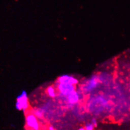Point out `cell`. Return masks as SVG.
I'll list each match as a JSON object with an SVG mask.
<instances>
[{"label": "cell", "mask_w": 130, "mask_h": 130, "mask_svg": "<svg viewBox=\"0 0 130 130\" xmlns=\"http://www.w3.org/2000/svg\"><path fill=\"white\" fill-rule=\"evenodd\" d=\"M46 94L50 98H55L58 96L57 90L54 86H48L46 89Z\"/></svg>", "instance_id": "cell-7"}, {"label": "cell", "mask_w": 130, "mask_h": 130, "mask_svg": "<svg viewBox=\"0 0 130 130\" xmlns=\"http://www.w3.org/2000/svg\"><path fill=\"white\" fill-rule=\"evenodd\" d=\"M62 100L69 106H74L79 103L80 99V93L75 90L67 96L62 98Z\"/></svg>", "instance_id": "cell-5"}, {"label": "cell", "mask_w": 130, "mask_h": 130, "mask_svg": "<svg viewBox=\"0 0 130 130\" xmlns=\"http://www.w3.org/2000/svg\"><path fill=\"white\" fill-rule=\"evenodd\" d=\"M56 83H66L76 86L79 83V80L73 75L69 74H63L57 78Z\"/></svg>", "instance_id": "cell-6"}, {"label": "cell", "mask_w": 130, "mask_h": 130, "mask_svg": "<svg viewBox=\"0 0 130 130\" xmlns=\"http://www.w3.org/2000/svg\"><path fill=\"white\" fill-rule=\"evenodd\" d=\"M76 130H86V129H85V128H84V127H80V128H78V129Z\"/></svg>", "instance_id": "cell-12"}, {"label": "cell", "mask_w": 130, "mask_h": 130, "mask_svg": "<svg viewBox=\"0 0 130 130\" xmlns=\"http://www.w3.org/2000/svg\"><path fill=\"white\" fill-rule=\"evenodd\" d=\"M33 113H34L38 118H42L43 117V112H42V111H41L40 109H35V111H34V112H33Z\"/></svg>", "instance_id": "cell-9"}, {"label": "cell", "mask_w": 130, "mask_h": 130, "mask_svg": "<svg viewBox=\"0 0 130 130\" xmlns=\"http://www.w3.org/2000/svg\"><path fill=\"white\" fill-rule=\"evenodd\" d=\"M25 124L29 130H37L40 129L38 118L33 112H29L25 116Z\"/></svg>", "instance_id": "cell-4"}, {"label": "cell", "mask_w": 130, "mask_h": 130, "mask_svg": "<svg viewBox=\"0 0 130 130\" xmlns=\"http://www.w3.org/2000/svg\"><path fill=\"white\" fill-rule=\"evenodd\" d=\"M55 87L58 92V96L61 98L67 96L76 90L75 85L66 83H56Z\"/></svg>", "instance_id": "cell-3"}, {"label": "cell", "mask_w": 130, "mask_h": 130, "mask_svg": "<svg viewBox=\"0 0 130 130\" xmlns=\"http://www.w3.org/2000/svg\"><path fill=\"white\" fill-rule=\"evenodd\" d=\"M48 130H57L54 126H49L48 128Z\"/></svg>", "instance_id": "cell-11"}, {"label": "cell", "mask_w": 130, "mask_h": 130, "mask_svg": "<svg viewBox=\"0 0 130 130\" xmlns=\"http://www.w3.org/2000/svg\"><path fill=\"white\" fill-rule=\"evenodd\" d=\"M100 83L99 78L98 75H94L87 79L82 85L81 91L83 93L88 94L94 91Z\"/></svg>", "instance_id": "cell-1"}, {"label": "cell", "mask_w": 130, "mask_h": 130, "mask_svg": "<svg viewBox=\"0 0 130 130\" xmlns=\"http://www.w3.org/2000/svg\"><path fill=\"white\" fill-rule=\"evenodd\" d=\"M84 128H85L86 130H94L95 127L91 122H88V123H86Z\"/></svg>", "instance_id": "cell-8"}, {"label": "cell", "mask_w": 130, "mask_h": 130, "mask_svg": "<svg viewBox=\"0 0 130 130\" xmlns=\"http://www.w3.org/2000/svg\"><path fill=\"white\" fill-rule=\"evenodd\" d=\"M91 122L92 123V124H94V126L95 127L98 126V121H97L96 119H95V118H92V119H91Z\"/></svg>", "instance_id": "cell-10"}, {"label": "cell", "mask_w": 130, "mask_h": 130, "mask_svg": "<svg viewBox=\"0 0 130 130\" xmlns=\"http://www.w3.org/2000/svg\"><path fill=\"white\" fill-rule=\"evenodd\" d=\"M37 130H40V129H37Z\"/></svg>", "instance_id": "cell-13"}, {"label": "cell", "mask_w": 130, "mask_h": 130, "mask_svg": "<svg viewBox=\"0 0 130 130\" xmlns=\"http://www.w3.org/2000/svg\"><path fill=\"white\" fill-rule=\"evenodd\" d=\"M28 96L26 91L23 90L20 95L17 98L15 103V107L18 111H23L24 112H26L29 109Z\"/></svg>", "instance_id": "cell-2"}]
</instances>
